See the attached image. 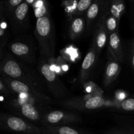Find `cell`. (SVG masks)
I'll use <instances>...</instances> for the list:
<instances>
[{
  "instance_id": "6da1fadb",
  "label": "cell",
  "mask_w": 134,
  "mask_h": 134,
  "mask_svg": "<svg viewBox=\"0 0 134 134\" xmlns=\"http://www.w3.org/2000/svg\"><path fill=\"white\" fill-rule=\"evenodd\" d=\"M0 77L18 80L28 84L45 94L43 79L32 69L18 62L10 54L4 55L0 62Z\"/></svg>"
},
{
  "instance_id": "7a4b0ae2",
  "label": "cell",
  "mask_w": 134,
  "mask_h": 134,
  "mask_svg": "<svg viewBox=\"0 0 134 134\" xmlns=\"http://www.w3.org/2000/svg\"><path fill=\"white\" fill-rule=\"evenodd\" d=\"M35 35L40 53L45 58L53 57L56 37L53 22L49 14L37 18L35 24Z\"/></svg>"
},
{
  "instance_id": "3957f363",
  "label": "cell",
  "mask_w": 134,
  "mask_h": 134,
  "mask_svg": "<svg viewBox=\"0 0 134 134\" xmlns=\"http://www.w3.org/2000/svg\"><path fill=\"white\" fill-rule=\"evenodd\" d=\"M11 94H17L18 98L37 105H45L52 102V99L28 84L18 80L1 77Z\"/></svg>"
},
{
  "instance_id": "277c9868",
  "label": "cell",
  "mask_w": 134,
  "mask_h": 134,
  "mask_svg": "<svg viewBox=\"0 0 134 134\" xmlns=\"http://www.w3.org/2000/svg\"><path fill=\"white\" fill-rule=\"evenodd\" d=\"M38 69L47 87L55 97L62 98L69 95L68 88L47 62L40 60Z\"/></svg>"
},
{
  "instance_id": "5b68a950",
  "label": "cell",
  "mask_w": 134,
  "mask_h": 134,
  "mask_svg": "<svg viewBox=\"0 0 134 134\" xmlns=\"http://www.w3.org/2000/svg\"><path fill=\"white\" fill-rule=\"evenodd\" d=\"M0 128L23 134H42L41 130L20 117L0 114Z\"/></svg>"
},
{
  "instance_id": "8992f818",
  "label": "cell",
  "mask_w": 134,
  "mask_h": 134,
  "mask_svg": "<svg viewBox=\"0 0 134 134\" xmlns=\"http://www.w3.org/2000/svg\"><path fill=\"white\" fill-rule=\"evenodd\" d=\"M80 120L81 118L77 114L68 111H53L44 115L41 122L44 126H55L77 122Z\"/></svg>"
},
{
  "instance_id": "52a82bcc",
  "label": "cell",
  "mask_w": 134,
  "mask_h": 134,
  "mask_svg": "<svg viewBox=\"0 0 134 134\" xmlns=\"http://www.w3.org/2000/svg\"><path fill=\"white\" fill-rule=\"evenodd\" d=\"M29 12L28 2L24 1L9 16L10 25L14 34H19L26 26Z\"/></svg>"
},
{
  "instance_id": "ba28073f",
  "label": "cell",
  "mask_w": 134,
  "mask_h": 134,
  "mask_svg": "<svg viewBox=\"0 0 134 134\" xmlns=\"http://www.w3.org/2000/svg\"><path fill=\"white\" fill-rule=\"evenodd\" d=\"M10 54L15 58L29 64H34L35 62V49L27 43L14 41L9 45Z\"/></svg>"
},
{
  "instance_id": "9c48e42d",
  "label": "cell",
  "mask_w": 134,
  "mask_h": 134,
  "mask_svg": "<svg viewBox=\"0 0 134 134\" xmlns=\"http://www.w3.org/2000/svg\"><path fill=\"white\" fill-rule=\"evenodd\" d=\"M14 105L22 116L30 121H41L44 116V114L42 113V111L39 108V105L21 98H18V99L15 100Z\"/></svg>"
},
{
  "instance_id": "30bf717a",
  "label": "cell",
  "mask_w": 134,
  "mask_h": 134,
  "mask_svg": "<svg viewBox=\"0 0 134 134\" xmlns=\"http://www.w3.org/2000/svg\"><path fill=\"white\" fill-rule=\"evenodd\" d=\"M107 4L105 1H94L88 9L86 14V31L88 33L94 30L99 23L105 11Z\"/></svg>"
},
{
  "instance_id": "8fae6325",
  "label": "cell",
  "mask_w": 134,
  "mask_h": 134,
  "mask_svg": "<svg viewBox=\"0 0 134 134\" xmlns=\"http://www.w3.org/2000/svg\"><path fill=\"white\" fill-rule=\"evenodd\" d=\"M105 103L104 98L100 96H92L87 99H71L66 101L63 105L69 109H78L82 110H94L101 108Z\"/></svg>"
},
{
  "instance_id": "7c38bea8",
  "label": "cell",
  "mask_w": 134,
  "mask_h": 134,
  "mask_svg": "<svg viewBox=\"0 0 134 134\" xmlns=\"http://www.w3.org/2000/svg\"><path fill=\"white\" fill-rule=\"evenodd\" d=\"M108 54L111 60L121 62L123 61L124 54L120 38L118 32L113 33L109 37Z\"/></svg>"
},
{
  "instance_id": "4fadbf2b",
  "label": "cell",
  "mask_w": 134,
  "mask_h": 134,
  "mask_svg": "<svg viewBox=\"0 0 134 134\" xmlns=\"http://www.w3.org/2000/svg\"><path fill=\"white\" fill-rule=\"evenodd\" d=\"M108 35L109 34L106 28L105 23L103 16L99 20V23L94 29V47L95 48L98 54L100 53L101 51L105 46Z\"/></svg>"
},
{
  "instance_id": "5bb4252c",
  "label": "cell",
  "mask_w": 134,
  "mask_h": 134,
  "mask_svg": "<svg viewBox=\"0 0 134 134\" xmlns=\"http://www.w3.org/2000/svg\"><path fill=\"white\" fill-rule=\"evenodd\" d=\"M98 55L94 47H92L86 54L81 65V71H80V79L81 82H84L88 77L90 71L94 67Z\"/></svg>"
},
{
  "instance_id": "9a60e30c",
  "label": "cell",
  "mask_w": 134,
  "mask_h": 134,
  "mask_svg": "<svg viewBox=\"0 0 134 134\" xmlns=\"http://www.w3.org/2000/svg\"><path fill=\"white\" fill-rule=\"evenodd\" d=\"M86 30V18L82 16H77L73 18L69 28V35L71 39L79 37Z\"/></svg>"
},
{
  "instance_id": "2e32d148",
  "label": "cell",
  "mask_w": 134,
  "mask_h": 134,
  "mask_svg": "<svg viewBox=\"0 0 134 134\" xmlns=\"http://www.w3.org/2000/svg\"><path fill=\"white\" fill-rule=\"evenodd\" d=\"M121 67L119 62L111 60L108 63L105 69L104 77V83L105 85H109L113 82L120 73Z\"/></svg>"
},
{
  "instance_id": "e0dca14e",
  "label": "cell",
  "mask_w": 134,
  "mask_h": 134,
  "mask_svg": "<svg viewBox=\"0 0 134 134\" xmlns=\"http://www.w3.org/2000/svg\"><path fill=\"white\" fill-rule=\"evenodd\" d=\"M41 130L42 134H88L67 126H43Z\"/></svg>"
},
{
  "instance_id": "ac0fdd59",
  "label": "cell",
  "mask_w": 134,
  "mask_h": 134,
  "mask_svg": "<svg viewBox=\"0 0 134 134\" xmlns=\"http://www.w3.org/2000/svg\"><path fill=\"white\" fill-rule=\"evenodd\" d=\"M35 6L34 9V13H35V17L37 18H41V17L45 16L48 15V3L47 1H39L36 2V5Z\"/></svg>"
},
{
  "instance_id": "d6986e66",
  "label": "cell",
  "mask_w": 134,
  "mask_h": 134,
  "mask_svg": "<svg viewBox=\"0 0 134 134\" xmlns=\"http://www.w3.org/2000/svg\"><path fill=\"white\" fill-rule=\"evenodd\" d=\"M24 1L22 0H10L8 1L4 2V13H5V17L9 18L14 10L16 9L17 7L20 5Z\"/></svg>"
},
{
  "instance_id": "ffe728a7",
  "label": "cell",
  "mask_w": 134,
  "mask_h": 134,
  "mask_svg": "<svg viewBox=\"0 0 134 134\" xmlns=\"http://www.w3.org/2000/svg\"><path fill=\"white\" fill-rule=\"evenodd\" d=\"M7 39V24L5 22V18H0V46L3 47L6 44Z\"/></svg>"
},
{
  "instance_id": "44dd1931",
  "label": "cell",
  "mask_w": 134,
  "mask_h": 134,
  "mask_svg": "<svg viewBox=\"0 0 134 134\" xmlns=\"http://www.w3.org/2000/svg\"><path fill=\"white\" fill-rule=\"evenodd\" d=\"M92 3V0H80L76 6L75 14H82L85 11H87Z\"/></svg>"
},
{
  "instance_id": "7402d4cb",
  "label": "cell",
  "mask_w": 134,
  "mask_h": 134,
  "mask_svg": "<svg viewBox=\"0 0 134 134\" xmlns=\"http://www.w3.org/2000/svg\"><path fill=\"white\" fill-rule=\"evenodd\" d=\"M120 106L125 111H134V98H126L121 102Z\"/></svg>"
},
{
  "instance_id": "603a6c76",
  "label": "cell",
  "mask_w": 134,
  "mask_h": 134,
  "mask_svg": "<svg viewBox=\"0 0 134 134\" xmlns=\"http://www.w3.org/2000/svg\"><path fill=\"white\" fill-rule=\"evenodd\" d=\"M10 92L7 86H6L3 81H2L1 78L0 77V95L4 96L9 97L10 95Z\"/></svg>"
},
{
  "instance_id": "cb8c5ba5",
  "label": "cell",
  "mask_w": 134,
  "mask_h": 134,
  "mask_svg": "<svg viewBox=\"0 0 134 134\" xmlns=\"http://www.w3.org/2000/svg\"><path fill=\"white\" fill-rule=\"evenodd\" d=\"M0 18H5L4 13V2L0 1Z\"/></svg>"
},
{
  "instance_id": "d4e9b609",
  "label": "cell",
  "mask_w": 134,
  "mask_h": 134,
  "mask_svg": "<svg viewBox=\"0 0 134 134\" xmlns=\"http://www.w3.org/2000/svg\"><path fill=\"white\" fill-rule=\"evenodd\" d=\"M3 47L1 46H0V62H1V59H2L3 56H4L3 54V49H2Z\"/></svg>"
},
{
  "instance_id": "484cf974",
  "label": "cell",
  "mask_w": 134,
  "mask_h": 134,
  "mask_svg": "<svg viewBox=\"0 0 134 134\" xmlns=\"http://www.w3.org/2000/svg\"><path fill=\"white\" fill-rule=\"evenodd\" d=\"M109 134H134V133H123V132H112V133H110Z\"/></svg>"
},
{
  "instance_id": "4316f807",
  "label": "cell",
  "mask_w": 134,
  "mask_h": 134,
  "mask_svg": "<svg viewBox=\"0 0 134 134\" xmlns=\"http://www.w3.org/2000/svg\"><path fill=\"white\" fill-rule=\"evenodd\" d=\"M132 65H133V68H134V53L132 56Z\"/></svg>"
}]
</instances>
